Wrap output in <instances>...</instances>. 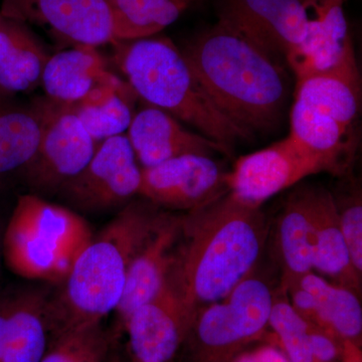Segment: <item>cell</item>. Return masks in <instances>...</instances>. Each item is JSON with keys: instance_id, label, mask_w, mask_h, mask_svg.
Returning <instances> with one entry per match:
<instances>
[{"instance_id": "obj_1", "label": "cell", "mask_w": 362, "mask_h": 362, "mask_svg": "<svg viewBox=\"0 0 362 362\" xmlns=\"http://www.w3.org/2000/svg\"><path fill=\"white\" fill-rule=\"evenodd\" d=\"M269 237L261 207L247 206L230 192L181 214L180 237L168 287L190 322L220 301L259 264Z\"/></svg>"}, {"instance_id": "obj_2", "label": "cell", "mask_w": 362, "mask_h": 362, "mask_svg": "<svg viewBox=\"0 0 362 362\" xmlns=\"http://www.w3.org/2000/svg\"><path fill=\"white\" fill-rule=\"evenodd\" d=\"M218 110L250 134L278 125L289 82L277 57L218 21L181 51Z\"/></svg>"}, {"instance_id": "obj_3", "label": "cell", "mask_w": 362, "mask_h": 362, "mask_svg": "<svg viewBox=\"0 0 362 362\" xmlns=\"http://www.w3.org/2000/svg\"><path fill=\"white\" fill-rule=\"evenodd\" d=\"M168 211L142 199L131 201L93 235L74 261L61 289L47 299L49 334L102 322L122 298L131 261Z\"/></svg>"}, {"instance_id": "obj_4", "label": "cell", "mask_w": 362, "mask_h": 362, "mask_svg": "<svg viewBox=\"0 0 362 362\" xmlns=\"http://www.w3.org/2000/svg\"><path fill=\"white\" fill-rule=\"evenodd\" d=\"M114 58L136 96L232 150L252 135L218 110L168 37L117 40Z\"/></svg>"}, {"instance_id": "obj_5", "label": "cell", "mask_w": 362, "mask_h": 362, "mask_svg": "<svg viewBox=\"0 0 362 362\" xmlns=\"http://www.w3.org/2000/svg\"><path fill=\"white\" fill-rule=\"evenodd\" d=\"M92 237L87 221L70 207L23 194L2 232V258L20 277L61 283Z\"/></svg>"}, {"instance_id": "obj_6", "label": "cell", "mask_w": 362, "mask_h": 362, "mask_svg": "<svg viewBox=\"0 0 362 362\" xmlns=\"http://www.w3.org/2000/svg\"><path fill=\"white\" fill-rule=\"evenodd\" d=\"M274 292L254 269L223 299L195 316L185 342L190 362H230L265 334Z\"/></svg>"}, {"instance_id": "obj_7", "label": "cell", "mask_w": 362, "mask_h": 362, "mask_svg": "<svg viewBox=\"0 0 362 362\" xmlns=\"http://www.w3.org/2000/svg\"><path fill=\"white\" fill-rule=\"evenodd\" d=\"M98 147L77 117L45 97L39 146L23 175L30 194L54 197L86 168Z\"/></svg>"}, {"instance_id": "obj_8", "label": "cell", "mask_w": 362, "mask_h": 362, "mask_svg": "<svg viewBox=\"0 0 362 362\" xmlns=\"http://www.w3.org/2000/svg\"><path fill=\"white\" fill-rule=\"evenodd\" d=\"M140 183L141 168L127 135L122 134L99 143L89 163L57 195L73 211L104 213L133 201Z\"/></svg>"}, {"instance_id": "obj_9", "label": "cell", "mask_w": 362, "mask_h": 362, "mask_svg": "<svg viewBox=\"0 0 362 362\" xmlns=\"http://www.w3.org/2000/svg\"><path fill=\"white\" fill-rule=\"evenodd\" d=\"M329 173L323 159L311 153L291 136L271 146L242 156L228 173V192L238 201L261 207L274 195L307 176Z\"/></svg>"}, {"instance_id": "obj_10", "label": "cell", "mask_w": 362, "mask_h": 362, "mask_svg": "<svg viewBox=\"0 0 362 362\" xmlns=\"http://www.w3.org/2000/svg\"><path fill=\"white\" fill-rule=\"evenodd\" d=\"M228 173L213 156L187 154L141 168L138 195L159 209L188 213L228 194Z\"/></svg>"}, {"instance_id": "obj_11", "label": "cell", "mask_w": 362, "mask_h": 362, "mask_svg": "<svg viewBox=\"0 0 362 362\" xmlns=\"http://www.w3.org/2000/svg\"><path fill=\"white\" fill-rule=\"evenodd\" d=\"M0 13L76 45L98 47L117 42L107 0H2Z\"/></svg>"}, {"instance_id": "obj_12", "label": "cell", "mask_w": 362, "mask_h": 362, "mask_svg": "<svg viewBox=\"0 0 362 362\" xmlns=\"http://www.w3.org/2000/svg\"><path fill=\"white\" fill-rule=\"evenodd\" d=\"M307 0H225L220 21L286 59L308 30Z\"/></svg>"}, {"instance_id": "obj_13", "label": "cell", "mask_w": 362, "mask_h": 362, "mask_svg": "<svg viewBox=\"0 0 362 362\" xmlns=\"http://www.w3.org/2000/svg\"><path fill=\"white\" fill-rule=\"evenodd\" d=\"M135 362H169L187 340L192 322L168 287L123 321Z\"/></svg>"}, {"instance_id": "obj_14", "label": "cell", "mask_w": 362, "mask_h": 362, "mask_svg": "<svg viewBox=\"0 0 362 362\" xmlns=\"http://www.w3.org/2000/svg\"><path fill=\"white\" fill-rule=\"evenodd\" d=\"M126 135L141 168L187 154L232 156V150L187 129L175 117L152 106L133 116Z\"/></svg>"}, {"instance_id": "obj_15", "label": "cell", "mask_w": 362, "mask_h": 362, "mask_svg": "<svg viewBox=\"0 0 362 362\" xmlns=\"http://www.w3.org/2000/svg\"><path fill=\"white\" fill-rule=\"evenodd\" d=\"M180 230L181 214L168 211L160 225L136 252L115 311L121 323L131 312L156 298L165 287Z\"/></svg>"}, {"instance_id": "obj_16", "label": "cell", "mask_w": 362, "mask_h": 362, "mask_svg": "<svg viewBox=\"0 0 362 362\" xmlns=\"http://www.w3.org/2000/svg\"><path fill=\"white\" fill-rule=\"evenodd\" d=\"M343 1L320 0L315 4L316 16L310 18L304 40L285 59L297 81L335 68L354 51Z\"/></svg>"}, {"instance_id": "obj_17", "label": "cell", "mask_w": 362, "mask_h": 362, "mask_svg": "<svg viewBox=\"0 0 362 362\" xmlns=\"http://www.w3.org/2000/svg\"><path fill=\"white\" fill-rule=\"evenodd\" d=\"M308 197L314 270L361 297V275L350 258L332 192L321 187H308Z\"/></svg>"}, {"instance_id": "obj_18", "label": "cell", "mask_w": 362, "mask_h": 362, "mask_svg": "<svg viewBox=\"0 0 362 362\" xmlns=\"http://www.w3.org/2000/svg\"><path fill=\"white\" fill-rule=\"evenodd\" d=\"M45 97L21 101L0 90V178L21 173L35 156L42 136Z\"/></svg>"}, {"instance_id": "obj_19", "label": "cell", "mask_w": 362, "mask_h": 362, "mask_svg": "<svg viewBox=\"0 0 362 362\" xmlns=\"http://www.w3.org/2000/svg\"><path fill=\"white\" fill-rule=\"evenodd\" d=\"M295 98L346 129L354 130L361 100V76L354 51L335 68L297 81Z\"/></svg>"}, {"instance_id": "obj_20", "label": "cell", "mask_w": 362, "mask_h": 362, "mask_svg": "<svg viewBox=\"0 0 362 362\" xmlns=\"http://www.w3.org/2000/svg\"><path fill=\"white\" fill-rule=\"evenodd\" d=\"M49 296L25 290L6 296L2 362H40L49 346Z\"/></svg>"}, {"instance_id": "obj_21", "label": "cell", "mask_w": 362, "mask_h": 362, "mask_svg": "<svg viewBox=\"0 0 362 362\" xmlns=\"http://www.w3.org/2000/svg\"><path fill=\"white\" fill-rule=\"evenodd\" d=\"M114 76L106 70L97 47L77 45L49 57L42 71L40 87L52 101L69 105L83 99Z\"/></svg>"}, {"instance_id": "obj_22", "label": "cell", "mask_w": 362, "mask_h": 362, "mask_svg": "<svg viewBox=\"0 0 362 362\" xmlns=\"http://www.w3.org/2000/svg\"><path fill=\"white\" fill-rule=\"evenodd\" d=\"M49 57L28 25L0 13V90L14 95L37 90Z\"/></svg>"}, {"instance_id": "obj_23", "label": "cell", "mask_w": 362, "mask_h": 362, "mask_svg": "<svg viewBox=\"0 0 362 362\" xmlns=\"http://www.w3.org/2000/svg\"><path fill=\"white\" fill-rule=\"evenodd\" d=\"M275 250L282 270L279 287L284 291L313 270L308 187L299 188L288 197L276 223Z\"/></svg>"}, {"instance_id": "obj_24", "label": "cell", "mask_w": 362, "mask_h": 362, "mask_svg": "<svg viewBox=\"0 0 362 362\" xmlns=\"http://www.w3.org/2000/svg\"><path fill=\"white\" fill-rule=\"evenodd\" d=\"M129 93L134 94L129 85L114 76L108 82L97 86L83 99L65 106L99 144L127 132L134 116Z\"/></svg>"}, {"instance_id": "obj_25", "label": "cell", "mask_w": 362, "mask_h": 362, "mask_svg": "<svg viewBox=\"0 0 362 362\" xmlns=\"http://www.w3.org/2000/svg\"><path fill=\"white\" fill-rule=\"evenodd\" d=\"M316 300L317 325L341 341L361 347L362 307L356 292L309 272L296 282ZM293 284V283H292Z\"/></svg>"}, {"instance_id": "obj_26", "label": "cell", "mask_w": 362, "mask_h": 362, "mask_svg": "<svg viewBox=\"0 0 362 362\" xmlns=\"http://www.w3.org/2000/svg\"><path fill=\"white\" fill-rule=\"evenodd\" d=\"M117 40L152 37L173 25L197 0H107Z\"/></svg>"}, {"instance_id": "obj_27", "label": "cell", "mask_w": 362, "mask_h": 362, "mask_svg": "<svg viewBox=\"0 0 362 362\" xmlns=\"http://www.w3.org/2000/svg\"><path fill=\"white\" fill-rule=\"evenodd\" d=\"M111 347L102 322L83 324L52 337L40 362H109Z\"/></svg>"}, {"instance_id": "obj_28", "label": "cell", "mask_w": 362, "mask_h": 362, "mask_svg": "<svg viewBox=\"0 0 362 362\" xmlns=\"http://www.w3.org/2000/svg\"><path fill=\"white\" fill-rule=\"evenodd\" d=\"M269 326L290 362H314L309 341V322L293 308L287 293L274 292Z\"/></svg>"}, {"instance_id": "obj_29", "label": "cell", "mask_w": 362, "mask_h": 362, "mask_svg": "<svg viewBox=\"0 0 362 362\" xmlns=\"http://www.w3.org/2000/svg\"><path fill=\"white\" fill-rule=\"evenodd\" d=\"M343 237L352 264L362 276V199L361 187L349 181L344 187L333 192Z\"/></svg>"}, {"instance_id": "obj_30", "label": "cell", "mask_w": 362, "mask_h": 362, "mask_svg": "<svg viewBox=\"0 0 362 362\" xmlns=\"http://www.w3.org/2000/svg\"><path fill=\"white\" fill-rule=\"evenodd\" d=\"M309 341L314 362H340L343 341L328 331L309 323Z\"/></svg>"}, {"instance_id": "obj_31", "label": "cell", "mask_w": 362, "mask_h": 362, "mask_svg": "<svg viewBox=\"0 0 362 362\" xmlns=\"http://www.w3.org/2000/svg\"><path fill=\"white\" fill-rule=\"evenodd\" d=\"M252 352L259 362H290L282 349L274 345H263Z\"/></svg>"}, {"instance_id": "obj_32", "label": "cell", "mask_w": 362, "mask_h": 362, "mask_svg": "<svg viewBox=\"0 0 362 362\" xmlns=\"http://www.w3.org/2000/svg\"><path fill=\"white\" fill-rule=\"evenodd\" d=\"M341 362H362L361 347L350 341L343 342Z\"/></svg>"}, {"instance_id": "obj_33", "label": "cell", "mask_w": 362, "mask_h": 362, "mask_svg": "<svg viewBox=\"0 0 362 362\" xmlns=\"http://www.w3.org/2000/svg\"><path fill=\"white\" fill-rule=\"evenodd\" d=\"M6 296H0V362L4 356V323H6Z\"/></svg>"}, {"instance_id": "obj_34", "label": "cell", "mask_w": 362, "mask_h": 362, "mask_svg": "<svg viewBox=\"0 0 362 362\" xmlns=\"http://www.w3.org/2000/svg\"><path fill=\"white\" fill-rule=\"evenodd\" d=\"M230 362H259L257 361L256 356H255L254 352L252 351H243L242 354H238L235 358Z\"/></svg>"}, {"instance_id": "obj_35", "label": "cell", "mask_w": 362, "mask_h": 362, "mask_svg": "<svg viewBox=\"0 0 362 362\" xmlns=\"http://www.w3.org/2000/svg\"><path fill=\"white\" fill-rule=\"evenodd\" d=\"M109 362H121L120 359L118 358V357H116L115 356H112L110 361Z\"/></svg>"}, {"instance_id": "obj_36", "label": "cell", "mask_w": 362, "mask_h": 362, "mask_svg": "<svg viewBox=\"0 0 362 362\" xmlns=\"http://www.w3.org/2000/svg\"><path fill=\"white\" fill-rule=\"evenodd\" d=\"M1 238H2V232L0 230V259L2 258V252H1Z\"/></svg>"}]
</instances>
